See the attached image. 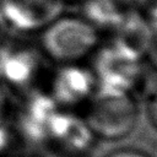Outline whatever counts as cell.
<instances>
[{"instance_id":"cell-1","label":"cell","mask_w":157,"mask_h":157,"mask_svg":"<svg viewBox=\"0 0 157 157\" xmlns=\"http://www.w3.org/2000/svg\"><path fill=\"white\" fill-rule=\"evenodd\" d=\"M98 29L83 16L60 13L42 29L39 49L59 65L77 64L98 49Z\"/></svg>"},{"instance_id":"cell-2","label":"cell","mask_w":157,"mask_h":157,"mask_svg":"<svg viewBox=\"0 0 157 157\" xmlns=\"http://www.w3.org/2000/svg\"><path fill=\"white\" fill-rule=\"evenodd\" d=\"M82 115L94 137L121 140L131 134L139 119V105L131 92L97 87Z\"/></svg>"},{"instance_id":"cell-3","label":"cell","mask_w":157,"mask_h":157,"mask_svg":"<svg viewBox=\"0 0 157 157\" xmlns=\"http://www.w3.org/2000/svg\"><path fill=\"white\" fill-rule=\"evenodd\" d=\"M97 91V80L92 71L77 64L60 65L54 74L49 96L63 109H72L86 105Z\"/></svg>"},{"instance_id":"cell-4","label":"cell","mask_w":157,"mask_h":157,"mask_svg":"<svg viewBox=\"0 0 157 157\" xmlns=\"http://www.w3.org/2000/svg\"><path fill=\"white\" fill-rule=\"evenodd\" d=\"M63 5L64 0H0V13L13 27L42 31L61 13Z\"/></svg>"},{"instance_id":"cell-5","label":"cell","mask_w":157,"mask_h":157,"mask_svg":"<svg viewBox=\"0 0 157 157\" xmlns=\"http://www.w3.org/2000/svg\"><path fill=\"white\" fill-rule=\"evenodd\" d=\"M44 55L32 48H12L0 54V77L12 87H28L40 72V58Z\"/></svg>"},{"instance_id":"cell-6","label":"cell","mask_w":157,"mask_h":157,"mask_svg":"<svg viewBox=\"0 0 157 157\" xmlns=\"http://www.w3.org/2000/svg\"><path fill=\"white\" fill-rule=\"evenodd\" d=\"M105 157H151V156L146 155L145 152H142L137 148L123 147V148H118V150L109 152Z\"/></svg>"},{"instance_id":"cell-7","label":"cell","mask_w":157,"mask_h":157,"mask_svg":"<svg viewBox=\"0 0 157 157\" xmlns=\"http://www.w3.org/2000/svg\"><path fill=\"white\" fill-rule=\"evenodd\" d=\"M146 21L148 23V27L151 29L152 37L157 38V4H155L150 11V16L146 17Z\"/></svg>"},{"instance_id":"cell-8","label":"cell","mask_w":157,"mask_h":157,"mask_svg":"<svg viewBox=\"0 0 157 157\" xmlns=\"http://www.w3.org/2000/svg\"><path fill=\"white\" fill-rule=\"evenodd\" d=\"M150 118H151V121L153 123V125L157 128V94L152 98L151 103H150Z\"/></svg>"},{"instance_id":"cell-9","label":"cell","mask_w":157,"mask_h":157,"mask_svg":"<svg viewBox=\"0 0 157 157\" xmlns=\"http://www.w3.org/2000/svg\"><path fill=\"white\" fill-rule=\"evenodd\" d=\"M151 157H157V140H156V142H155V145H153V151H152Z\"/></svg>"}]
</instances>
